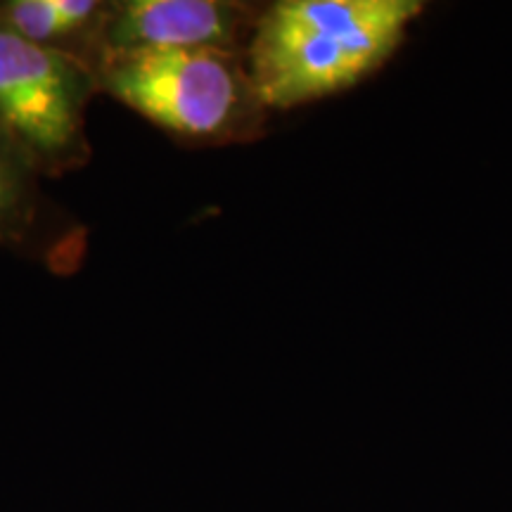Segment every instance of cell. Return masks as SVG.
Wrapping results in <instances>:
<instances>
[{"label":"cell","mask_w":512,"mask_h":512,"mask_svg":"<svg viewBox=\"0 0 512 512\" xmlns=\"http://www.w3.org/2000/svg\"><path fill=\"white\" fill-rule=\"evenodd\" d=\"M422 12L415 0H280L264 5L245 62L266 110L347 91L382 67Z\"/></svg>","instance_id":"6da1fadb"},{"label":"cell","mask_w":512,"mask_h":512,"mask_svg":"<svg viewBox=\"0 0 512 512\" xmlns=\"http://www.w3.org/2000/svg\"><path fill=\"white\" fill-rule=\"evenodd\" d=\"M98 93L112 95L188 145L252 143L266 107L245 53L216 48L107 50L91 64Z\"/></svg>","instance_id":"7a4b0ae2"},{"label":"cell","mask_w":512,"mask_h":512,"mask_svg":"<svg viewBox=\"0 0 512 512\" xmlns=\"http://www.w3.org/2000/svg\"><path fill=\"white\" fill-rule=\"evenodd\" d=\"M98 95L91 69L41 48L0 22V126L41 176H64L91 159L86 110Z\"/></svg>","instance_id":"3957f363"},{"label":"cell","mask_w":512,"mask_h":512,"mask_svg":"<svg viewBox=\"0 0 512 512\" xmlns=\"http://www.w3.org/2000/svg\"><path fill=\"white\" fill-rule=\"evenodd\" d=\"M261 10L264 5L233 0H114L102 19L100 53L192 48L245 53Z\"/></svg>","instance_id":"277c9868"},{"label":"cell","mask_w":512,"mask_h":512,"mask_svg":"<svg viewBox=\"0 0 512 512\" xmlns=\"http://www.w3.org/2000/svg\"><path fill=\"white\" fill-rule=\"evenodd\" d=\"M41 171L0 126V247L72 271L83 256V230L50 202Z\"/></svg>","instance_id":"5b68a950"},{"label":"cell","mask_w":512,"mask_h":512,"mask_svg":"<svg viewBox=\"0 0 512 512\" xmlns=\"http://www.w3.org/2000/svg\"><path fill=\"white\" fill-rule=\"evenodd\" d=\"M102 0H0V22L36 46L69 55L91 69L100 55Z\"/></svg>","instance_id":"8992f818"}]
</instances>
